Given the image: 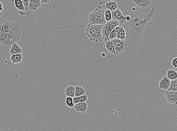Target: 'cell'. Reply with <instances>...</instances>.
Wrapping results in <instances>:
<instances>
[{
  "instance_id": "7c38bea8",
  "label": "cell",
  "mask_w": 177,
  "mask_h": 131,
  "mask_svg": "<svg viewBox=\"0 0 177 131\" xmlns=\"http://www.w3.org/2000/svg\"><path fill=\"white\" fill-rule=\"evenodd\" d=\"M74 108L77 112L84 113L87 109L88 104L86 102L78 103L75 104Z\"/></svg>"
},
{
  "instance_id": "8992f818",
  "label": "cell",
  "mask_w": 177,
  "mask_h": 131,
  "mask_svg": "<svg viewBox=\"0 0 177 131\" xmlns=\"http://www.w3.org/2000/svg\"><path fill=\"white\" fill-rule=\"evenodd\" d=\"M114 45L113 53L115 55L120 56L123 53L125 50L128 49V44L126 41L115 38L111 40Z\"/></svg>"
},
{
  "instance_id": "603a6c76",
  "label": "cell",
  "mask_w": 177,
  "mask_h": 131,
  "mask_svg": "<svg viewBox=\"0 0 177 131\" xmlns=\"http://www.w3.org/2000/svg\"><path fill=\"white\" fill-rule=\"evenodd\" d=\"M14 2L16 8L19 10L18 11L23 12L24 10V7L21 0H14L12 1Z\"/></svg>"
},
{
  "instance_id": "44dd1931",
  "label": "cell",
  "mask_w": 177,
  "mask_h": 131,
  "mask_svg": "<svg viewBox=\"0 0 177 131\" xmlns=\"http://www.w3.org/2000/svg\"><path fill=\"white\" fill-rule=\"evenodd\" d=\"M166 77L170 81L175 80L177 79V72L172 69L168 70L166 73Z\"/></svg>"
},
{
  "instance_id": "8fae6325",
  "label": "cell",
  "mask_w": 177,
  "mask_h": 131,
  "mask_svg": "<svg viewBox=\"0 0 177 131\" xmlns=\"http://www.w3.org/2000/svg\"><path fill=\"white\" fill-rule=\"evenodd\" d=\"M41 5V0H31L29 1L28 8L29 11L33 12L40 8Z\"/></svg>"
},
{
  "instance_id": "277c9868",
  "label": "cell",
  "mask_w": 177,
  "mask_h": 131,
  "mask_svg": "<svg viewBox=\"0 0 177 131\" xmlns=\"http://www.w3.org/2000/svg\"><path fill=\"white\" fill-rule=\"evenodd\" d=\"M4 34L15 37H21L22 32L20 25L11 21L5 22L0 26Z\"/></svg>"
},
{
  "instance_id": "f546056e",
  "label": "cell",
  "mask_w": 177,
  "mask_h": 131,
  "mask_svg": "<svg viewBox=\"0 0 177 131\" xmlns=\"http://www.w3.org/2000/svg\"><path fill=\"white\" fill-rule=\"evenodd\" d=\"M41 4H46L47 3H48V2H50V1H48V0H41Z\"/></svg>"
},
{
  "instance_id": "d6a6232c",
  "label": "cell",
  "mask_w": 177,
  "mask_h": 131,
  "mask_svg": "<svg viewBox=\"0 0 177 131\" xmlns=\"http://www.w3.org/2000/svg\"><path fill=\"white\" fill-rule=\"evenodd\" d=\"M102 56L103 57L105 56L106 54L105 53H102Z\"/></svg>"
},
{
  "instance_id": "836d02e7",
  "label": "cell",
  "mask_w": 177,
  "mask_h": 131,
  "mask_svg": "<svg viewBox=\"0 0 177 131\" xmlns=\"http://www.w3.org/2000/svg\"><path fill=\"white\" fill-rule=\"evenodd\" d=\"M3 15V13L1 12H0V18H1V17H2V16Z\"/></svg>"
},
{
  "instance_id": "5b68a950",
  "label": "cell",
  "mask_w": 177,
  "mask_h": 131,
  "mask_svg": "<svg viewBox=\"0 0 177 131\" xmlns=\"http://www.w3.org/2000/svg\"><path fill=\"white\" fill-rule=\"evenodd\" d=\"M119 26V23L117 21L111 20L107 22L103 26L101 30V34L103 37V41L106 42L110 40L109 36L111 32L116 27Z\"/></svg>"
},
{
  "instance_id": "5bb4252c",
  "label": "cell",
  "mask_w": 177,
  "mask_h": 131,
  "mask_svg": "<svg viewBox=\"0 0 177 131\" xmlns=\"http://www.w3.org/2000/svg\"><path fill=\"white\" fill-rule=\"evenodd\" d=\"M30 0H22L23 6L24 7V10L23 12L18 11L19 14L22 16H29L31 15L33 13L32 11H29L28 8V5H29V3Z\"/></svg>"
},
{
  "instance_id": "ac0fdd59",
  "label": "cell",
  "mask_w": 177,
  "mask_h": 131,
  "mask_svg": "<svg viewBox=\"0 0 177 131\" xmlns=\"http://www.w3.org/2000/svg\"><path fill=\"white\" fill-rule=\"evenodd\" d=\"M75 87L72 85H69L65 89L66 95L67 97L70 98L75 97Z\"/></svg>"
},
{
  "instance_id": "cb8c5ba5",
  "label": "cell",
  "mask_w": 177,
  "mask_h": 131,
  "mask_svg": "<svg viewBox=\"0 0 177 131\" xmlns=\"http://www.w3.org/2000/svg\"><path fill=\"white\" fill-rule=\"evenodd\" d=\"M105 47L109 52L113 53L114 51V45L111 40L105 42Z\"/></svg>"
},
{
  "instance_id": "9a60e30c",
  "label": "cell",
  "mask_w": 177,
  "mask_h": 131,
  "mask_svg": "<svg viewBox=\"0 0 177 131\" xmlns=\"http://www.w3.org/2000/svg\"><path fill=\"white\" fill-rule=\"evenodd\" d=\"M23 50L17 43H14L11 45V48L10 51V54L12 55L22 54Z\"/></svg>"
},
{
  "instance_id": "ba28073f",
  "label": "cell",
  "mask_w": 177,
  "mask_h": 131,
  "mask_svg": "<svg viewBox=\"0 0 177 131\" xmlns=\"http://www.w3.org/2000/svg\"><path fill=\"white\" fill-rule=\"evenodd\" d=\"M111 13L112 20L117 21L119 24H123L127 22L126 17H124L122 12L119 8L116 11L111 12Z\"/></svg>"
},
{
  "instance_id": "6da1fadb",
  "label": "cell",
  "mask_w": 177,
  "mask_h": 131,
  "mask_svg": "<svg viewBox=\"0 0 177 131\" xmlns=\"http://www.w3.org/2000/svg\"><path fill=\"white\" fill-rule=\"evenodd\" d=\"M155 13V10L154 7L148 14L137 12L131 16V20L128 24V34L131 42L135 43L138 40L142 35L147 23L151 20Z\"/></svg>"
},
{
  "instance_id": "d6986e66",
  "label": "cell",
  "mask_w": 177,
  "mask_h": 131,
  "mask_svg": "<svg viewBox=\"0 0 177 131\" xmlns=\"http://www.w3.org/2000/svg\"><path fill=\"white\" fill-rule=\"evenodd\" d=\"M75 97H79L84 95L86 94V90L82 87L76 86L75 87Z\"/></svg>"
},
{
  "instance_id": "30bf717a",
  "label": "cell",
  "mask_w": 177,
  "mask_h": 131,
  "mask_svg": "<svg viewBox=\"0 0 177 131\" xmlns=\"http://www.w3.org/2000/svg\"><path fill=\"white\" fill-rule=\"evenodd\" d=\"M132 1L136 5L142 9L149 7L152 2L150 0H132Z\"/></svg>"
},
{
  "instance_id": "83f0119b",
  "label": "cell",
  "mask_w": 177,
  "mask_h": 131,
  "mask_svg": "<svg viewBox=\"0 0 177 131\" xmlns=\"http://www.w3.org/2000/svg\"><path fill=\"white\" fill-rule=\"evenodd\" d=\"M117 29L116 27L111 32L109 36V39L110 40H113L116 38V35H117Z\"/></svg>"
},
{
  "instance_id": "f1b7e54d",
  "label": "cell",
  "mask_w": 177,
  "mask_h": 131,
  "mask_svg": "<svg viewBox=\"0 0 177 131\" xmlns=\"http://www.w3.org/2000/svg\"><path fill=\"white\" fill-rule=\"evenodd\" d=\"M177 57H175V58H174L173 59H172V66H173L175 68H176L177 67Z\"/></svg>"
},
{
  "instance_id": "2e32d148",
  "label": "cell",
  "mask_w": 177,
  "mask_h": 131,
  "mask_svg": "<svg viewBox=\"0 0 177 131\" xmlns=\"http://www.w3.org/2000/svg\"><path fill=\"white\" fill-rule=\"evenodd\" d=\"M117 32L116 38L117 39L124 40L126 37V32L123 26H117Z\"/></svg>"
},
{
  "instance_id": "4dcf8cb0",
  "label": "cell",
  "mask_w": 177,
  "mask_h": 131,
  "mask_svg": "<svg viewBox=\"0 0 177 131\" xmlns=\"http://www.w3.org/2000/svg\"><path fill=\"white\" fill-rule=\"evenodd\" d=\"M4 6L2 3L0 2V12L2 11L3 10Z\"/></svg>"
},
{
  "instance_id": "4316f807",
  "label": "cell",
  "mask_w": 177,
  "mask_h": 131,
  "mask_svg": "<svg viewBox=\"0 0 177 131\" xmlns=\"http://www.w3.org/2000/svg\"><path fill=\"white\" fill-rule=\"evenodd\" d=\"M105 17L106 22L112 20L111 11L110 10H106L105 12Z\"/></svg>"
},
{
  "instance_id": "7a4b0ae2",
  "label": "cell",
  "mask_w": 177,
  "mask_h": 131,
  "mask_svg": "<svg viewBox=\"0 0 177 131\" xmlns=\"http://www.w3.org/2000/svg\"><path fill=\"white\" fill-rule=\"evenodd\" d=\"M106 2H101L94 11L90 14L88 17L90 24L104 25L106 22L105 12Z\"/></svg>"
},
{
  "instance_id": "e0dca14e",
  "label": "cell",
  "mask_w": 177,
  "mask_h": 131,
  "mask_svg": "<svg viewBox=\"0 0 177 131\" xmlns=\"http://www.w3.org/2000/svg\"><path fill=\"white\" fill-rule=\"evenodd\" d=\"M106 10H110L111 11H114L117 10L118 5L116 1H106Z\"/></svg>"
},
{
  "instance_id": "52a82bcc",
  "label": "cell",
  "mask_w": 177,
  "mask_h": 131,
  "mask_svg": "<svg viewBox=\"0 0 177 131\" xmlns=\"http://www.w3.org/2000/svg\"><path fill=\"white\" fill-rule=\"evenodd\" d=\"M21 37H15L4 34L0 30V44L2 46H11L14 43L20 41Z\"/></svg>"
},
{
  "instance_id": "d4e9b609",
  "label": "cell",
  "mask_w": 177,
  "mask_h": 131,
  "mask_svg": "<svg viewBox=\"0 0 177 131\" xmlns=\"http://www.w3.org/2000/svg\"><path fill=\"white\" fill-rule=\"evenodd\" d=\"M167 91L170 92H177V79L175 80L170 81V85Z\"/></svg>"
},
{
  "instance_id": "4fadbf2b",
  "label": "cell",
  "mask_w": 177,
  "mask_h": 131,
  "mask_svg": "<svg viewBox=\"0 0 177 131\" xmlns=\"http://www.w3.org/2000/svg\"><path fill=\"white\" fill-rule=\"evenodd\" d=\"M170 80L166 77H164L159 82V88L163 90H167L170 85Z\"/></svg>"
},
{
  "instance_id": "484cf974",
  "label": "cell",
  "mask_w": 177,
  "mask_h": 131,
  "mask_svg": "<svg viewBox=\"0 0 177 131\" xmlns=\"http://www.w3.org/2000/svg\"><path fill=\"white\" fill-rule=\"evenodd\" d=\"M66 103L68 107L70 108H73L75 106L74 104L73 98L67 97L66 99Z\"/></svg>"
},
{
  "instance_id": "ffe728a7",
  "label": "cell",
  "mask_w": 177,
  "mask_h": 131,
  "mask_svg": "<svg viewBox=\"0 0 177 131\" xmlns=\"http://www.w3.org/2000/svg\"><path fill=\"white\" fill-rule=\"evenodd\" d=\"M23 56L22 54L12 55L10 57V60L13 64H18L21 62Z\"/></svg>"
},
{
  "instance_id": "9c48e42d",
  "label": "cell",
  "mask_w": 177,
  "mask_h": 131,
  "mask_svg": "<svg viewBox=\"0 0 177 131\" xmlns=\"http://www.w3.org/2000/svg\"><path fill=\"white\" fill-rule=\"evenodd\" d=\"M165 98L168 103L172 104H176L177 92H170L166 90L165 92Z\"/></svg>"
},
{
  "instance_id": "1f68e13d",
  "label": "cell",
  "mask_w": 177,
  "mask_h": 131,
  "mask_svg": "<svg viewBox=\"0 0 177 131\" xmlns=\"http://www.w3.org/2000/svg\"><path fill=\"white\" fill-rule=\"evenodd\" d=\"M126 20L127 22H129L131 20L130 16H127L126 17Z\"/></svg>"
},
{
  "instance_id": "7402d4cb",
  "label": "cell",
  "mask_w": 177,
  "mask_h": 131,
  "mask_svg": "<svg viewBox=\"0 0 177 131\" xmlns=\"http://www.w3.org/2000/svg\"><path fill=\"white\" fill-rule=\"evenodd\" d=\"M88 96L85 94V95L79 97H74L73 98L74 104H75L79 102H86L87 101Z\"/></svg>"
},
{
  "instance_id": "3957f363",
  "label": "cell",
  "mask_w": 177,
  "mask_h": 131,
  "mask_svg": "<svg viewBox=\"0 0 177 131\" xmlns=\"http://www.w3.org/2000/svg\"><path fill=\"white\" fill-rule=\"evenodd\" d=\"M103 25L88 24L87 26L85 33L91 41L96 43L101 42L103 41L101 30Z\"/></svg>"
}]
</instances>
